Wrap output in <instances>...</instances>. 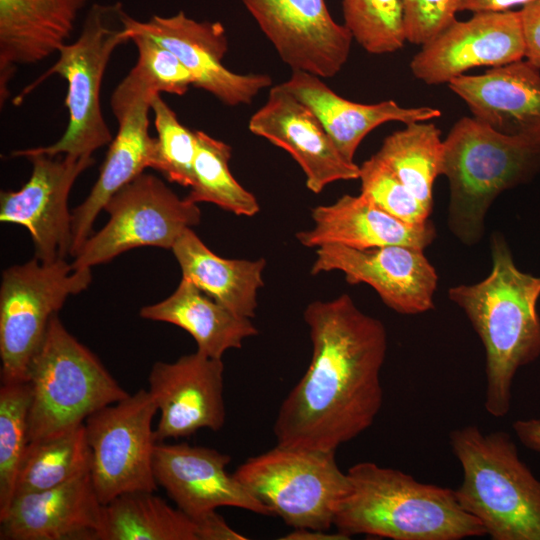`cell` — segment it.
Wrapping results in <instances>:
<instances>
[{
    "instance_id": "9a60e30c",
    "label": "cell",
    "mask_w": 540,
    "mask_h": 540,
    "mask_svg": "<svg viewBox=\"0 0 540 540\" xmlns=\"http://www.w3.org/2000/svg\"><path fill=\"white\" fill-rule=\"evenodd\" d=\"M421 248L387 245L355 249L337 244L318 247L311 274L340 271L349 284L371 286L382 301L401 314L434 307L438 275Z\"/></svg>"
},
{
    "instance_id": "f35d334b",
    "label": "cell",
    "mask_w": 540,
    "mask_h": 540,
    "mask_svg": "<svg viewBox=\"0 0 540 540\" xmlns=\"http://www.w3.org/2000/svg\"><path fill=\"white\" fill-rule=\"evenodd\" d=\"M199 540H245L246 536L232 529L216 510L193 521Z\"/></svg>"
},
{
    "instance_id": "603a6c76",
    "label": "cell",
    "mask_w": 540,
    "mask_h": 540,
    "mask_svg": "<svg viewBox=\"0 0 540 540\" xmlns=\"http://www.w3.org/2000/svg\"><path fill=\"white\" fill-rule=\"evenodd\" d=\"M314 225L296 233L305 247L337 244L355 249L408 245L421 249L435 238L430 221L409 224L384 211L366 195H343L330 205L312 209Z\"/></svg>"
},
{
    "instance_id": "2e32d148",
    "label": "cell",
    "mask_w": 540,
    "mask_h": 540,
    "mask_svg": "<svg viewBox=\"0 0 540 540\" xmlns=\"http://www.w3.org/2000/svg\"><path fill=\"white\" fill-rule=\"evenodd\" d=\"M156 95L129 76L118 84L111 109L119 128L109 144L99 176L86 199L72 210V245L75 256L92 234L98 214L122 187L150 168L155 138L149 134L151 98Z\"/></svg>"
},
{
    "instance_id": "ab89813d",
    "label": "cell",
    "mask_w": 540,
    "mask_h": 540,
    "mask_svg": "<svg viewBox=\"0 0 540 540\" xmlns=\"http://www.w3.org/2000/svg\"><path fill=\"white\" fill-rule=\"evenodd\" d=\"M533 0H458V12H501L524 6Z\"/></svg>"
},
{
    "instance_id": "d4e9b609",
    "label": "cell",
    "mask_w": 540,
    "mask_h": 540,
    "mask_svg": "<svg viewBox=\"0 0 540 540\" xmlns=\"http://www.w3.org/2000/svg\"><path fill=\"white\" fill-rule=\"evenodd\" d=\"M282 85L315 114L337 149L350 161L362 140L386 122L408 124L441 116L437 108L402 107L393 100L375 104L353 102L336 94L321 77L301 70H292Z\"/></svg>"
},
{
    "instance_id": "83f0119b",
    "label": "cell",
    "mask_w": 540,
    "mask_h": 540,
    "mask_svg": "<svg viewBox=\"0 0 540 540\" xmlns=\"http://www.w3.org/2000/svg\"><path fill=\"white\" fill-rule=\"evenodd\" d=\"M101 540H199L197 526L154 492L121 494L104 505Z\"/></svg>"
},
{
    "instance_id": "d6986e66",
    "label": "cell",
    "mask_w": 540,
    "mask_h": 540,
    "mask_svg": "<svg viewBox=\"0 0 540 540\" xmlns=\"http://www.w3.org/2000/svg\"><path fill=\"white\" fill-rule=\"evenodd\" d=\"M230 461L228 454L212 448L157 442L153 470L158 486L193 521L223 506L273 516L270 507L226 472Z\"/></svg>"
},
{
    "instance_id": "8992f818",
    "label": "cell",
    "mask_w": 540,
    "mask_h": 540,
    "mask_svg": "<svg viewBox=\"0 0 540 540\" xmlns=\"http://www.w3.org/2000/svg\"><path fill=\"white\" fill-rule=\"evenodd\" d=\"M126 14L121 2L94 3L78 38L63 44L55 63L13 98V103L20 105L53 75L67 82L68 123L64 133L53 144L28 148L29 151L50 156L93 157L95 151L112 142L101 107V86L114 50L130 41L124 26Z\"/></svg>"
},
{
    "instance_id": "4fadbf2b",
    "label": "cell",
    "mask_w": 540,
    "mask_h": 540,
    "mask_svg": "<svg viewBox=\"0 0 540 540\" xmlns=\"http://www.w3.org/2000/svg\"><path fill=\"white\" fill-rule=\"evenodd\" d=\"M128 32L145 34L170 50L190 72L194 86L229 106L249 104L272 85L267 74H237L223 65L228 38L221 22L197 21L184 11L139 21L124 17Z\"/></svg>"
},
{
    "instance_id": "44dd1931",
    "label": "cell",
    "mask_w": 540,
    "mask_h": 540,
    "mask_svg": "<svg viewBox=\"0 0 540 540\" xmlns=\"http://www.w3.org/2000/svg\"><path fill=\"white\" fill-rule=\"evenodd\" d=\"M447 85L475 119L540 147V68L527 59L478 75L463 74Z\"/></svg>"
},
{
    "instance_id": "e0dca14e",
    "label": "cell",
    "mask_w": 540,
    "mask_h": 540,
    "mask_svg": "<svg viewBox=\"0 0 540 540\" xmlns=\"http://www.w3.org/2000/svg\"><path fill=\"white\" fill-rule=\"evenodd\" d=\"M525 58L519 11L479 12L455 20L414 55L413 76L427 85L448 84L466 71Z\"/></svg>"
},
{
    "instance_id": "4dcf8cb0",
    "label": "cell",
    "mask_w": 540,
    "mask_h": 540,
    "mask_svg": "<svg viewBox=\"0 0 540 540\" xmlns=\"http://www.w3.org/2000/svg\"><path fill=\"white\" fill-rule=\"evenodd\" d=\"M196 138L194 178L186 198L196 204L213 203L236 215H256L260 209L256 197L230 171L231 146L200 130H196Z\"/></svg>"
},
{
    "instance_id": "ffe728a7",
    "label": "cell",
    "mask_w": 540,
    "mask_h": 540,
    "mask_svg": "<svg viewBox=\"0 0 540 540\" xmlns=\"http://www.w3.org/2000/svg\"><path fill=\"white\" fill-rule=\"evenodd\" d=\"M248 128L287 151L302 168L313 193L336 181L359 179L360 166L340 153L315 114L282 83L271 87Z\"/></svg>"
},
{
    "instance_id": "cb8c5ba5",
    "label": "cell",
    "mask_w": 540,
    "mask_h": 540,
    "mask_svg": "<svg viewBox=\"0 0 540 540\" xmlns=\"http://www.w3.org/2000/svg\"><path fill=\"white\" fill-rule=\"evenodd\" d=\"M88 0H0V96L18 65L38 63L71 36Z\"/></svg>"
},
{
    "instance_id": "4316f807",
    "label": "cell",
    "mask_w": 540,
    "mask_h": 540,
    "mask_svg": "<svg viewBox=\"0 0 540 540\" xmlns=\"http://www.w3.org/2000/svg\"><path fill=\"white\" fill-rule=\"evenodd\" d=\"M171 250L183 278L233 313L250 319L255 316L257 292L264 285V259L220 257L191 228L180 235Z\"/></svg>"
},
{
    "instance_id": "d590c367",
    "label": "cell",
    "mask_w": 540,
    "mask_h": 540,
    "mask_svg": "<svg viewBox=\"0 0 540 540\" xmlns=\"http://www.w3.org/2000/svg\"><path fill=\"white\" fill-rule=\"evenodd\" d=\"M126 32L138 51L130 73L155 94L181 96L194 86L192 75L170 50L145 34Z\"/></svg>"
},
{
    "instance_id": "ba28073f",
    "label": "cell",
    "mask_w": 540,
    "mask_h": 540,
    "mask_svg": "<svg viewBox=\"0 0 540 540\" xmlns=\"http://www.w3.org/2000/svg\"><path fill=\"white\" fill-rule=\"evenodd\" d=\"M233 475L294 529L328 531L348 490L335 451L276 445L248 458Z\"/></svg>"
},
{
    "instance_id": "277c9868",
    "label": "cell",
    "mask_w": 540,
    "mask_h": 540,
    "mask_svg": "<svg viewBox=\"0 0 540 540\" xmlns=\"http://www.w3.org/2000/svg\"><path fill=\"white\" fill-rule=\"evenodd\" d=\"M463 479L455 490L462 508L493 540H540V480L519 457L504 431L475 425L449 436Z\"/></svg>"
},
{
    "instance_id": "30bf717a",
    "label": "cell",
    "mask_w": 540,
    "mask_h": 540,
    "mask_svg": "<svg viewBox=\"0 0 540 540\" xmlns=\"http://www.w3.org/2000/svg\"><path fill=\"white\" fill-rule=\"evenodd\" d=\"M107 223L74 256V268H91L138 247L171 249L180 235L199 224L201 210L181 199L158 177L143 172L118 190L104 207Z\"/></svg>"
},
{
    "instance_id": "1f68e13d",
    "label": "cell",
    "mask_w": 540,
    "mask_h": 540,
    "mask_svg": "<svg viewBox=\"0 0 540 540\" xmlns=\"http://www.w3.org/2000/svg\"><path fill=\"white\" fill-rule=\"evenodd\" d=\"M32 390L28 381L0 387V520L14 499L18 471L29 444L28 415Z\"/></svg>"
},
{
    "instance_id": "f546056e",
    "label": "cell",
    "mask_w": 540,
    "mask_h": 540,
    "mask_svg": "<svg viewBox=\"0 0 540 540\" xmlns=\"http://www.w3.org/2000/svg\"><path fill=\"white\" fill-rule=\"evenodd\" d=\"M90 461L84 424L60 435L31 441L18 471L15 496L51 489L90 473Z\"/></svg>"
},
{
    "instance_id": "5b68a950",
    "label": "cell",
    "mask_w": 540,
    "mask_h": 540,
    "mask_svg": "<svg viewBox=\"0 0 540 540\" xmlns=\"http://www.w3.org/2000/svg\"><path fill=\"white\" fill-rule=\"evenodd\" d=\"M539 166V146L500 134L474 117L460 118L443 140L440 169L450 186L452 232L466 244L480 240L494 199Z\"/></svg>"
},
{
    "instance_id": "52a82bcc",
    "label": "cell",
    "mask_w": 540,
    "mask_h": 540,
    "mask_svg": "<svg viewBox=\"0 0 540 540\" xmlns=\"http://www.w3.org/2000/svg\"><path fill=\"white\" fill-rule=\"evenodd\" d=\"M27 381L32 390L29 442L75 429L96 411L130 395L58 314L30 363Z\"/></svg>"
},
{
    "instance_id": "8fae6325",
    "label": "cell",
    "mask_w": 540,
    "mask_h": 540,
    "mask_svg": "<svg viewBox=\"0 0 540 540\" xmlns=\"http://www.w3.org/2000/svg\"><path fill=\"white\" fill-rule=\"evenodd\" d=\"M157 411L149 390L139 389L84 422L90 477L103 505L124 493L157 490L153 470L157 442L152 429Z\"/></svg>"
},
{
    "instance_id": "ac0fdd59",
    "label": "cell",
    "mask_w": 540,
    "mask_h": 540,
    "mask_svg": "<svg viewBox=\"0 0 540 540\" xmlns=\"http://www.w3.org/2000/svg\"><path fill=\"white\" fill-rule=\"evenodd\" d=\"M224 364L200 352L174 362H155L148 376L149 392L160 411L156 442L178 439L207 428L219 431L226 418Z\"/></svg>"
},
{
    "instance_id": "8d00e7d4",
    "label": "cell",
    "mask_w": 540,
    "mask_h": 540,
    "mask_svg": "<svg viewBox=\"0 0 540 540\" xmlns=\"http://www.w3.org/2000/svg\"><path fill=\"white\" fill-rule=\"evenodd\" d=\"M407 41L424 45L456 19L458 0H403Z\"/></svg>"
},
{
    "instance_id": "3957f363",
    "label": "cell",
    "mask_w": 540,
    "mask_h": 540,
    "mask_svg": "<svg viewBox=\"0 0 540 540\" xmlns=\"http://www.w3.org/2000/svg\"><path fill=\"white\" fill-rule=\"evenodd\" d=\"M348 490L333 520L348 538L460 540L481 537L480 521L460 505L455 490L417 481L400 470L360 462L346 472Z\"/></svg>"
},
{
    "instance_id": "f1b7e54d",
    "label": "cell",
    "mask_w": 540,
    "mask_h": 540,
    "mask_svg": "<svg viewBox=\"0 0 540 540\" xmlns=\"http://www.w3.org/2000/svg\"><path fill=\"white\" fill-rule=\"evenodd\" d=\"M441 131L429 121L406 124L387 136L375 154L432 211L433 185L440 175Z\"/></svg>"
},
{
    "instance_id": "60d3db41",
    "label": "cell",
    "mask_w": 540,
    "mask_h": 540,
    "mask_svg": "<svg viewBox=\"0 0 540 540\" xmlns=\"http://www.w3.org/2000/svg\"><path fill=\"white\" fill-rule=\"evenodd\" d=\"M513 429L525 447L540 452V418L517 420Z\"/></svg>"
},
{
    "instance_id": "74e56055",
    "label": "cell",
    "mask_w": 540,
    "mask_h": 540,
    "mask_svg": "<svg viewBox=\"0 0 540 540\" xmlns=\"http://www.w3.org/2000/svg\"><path fill=\"white\" fill-rule=\"evenodd\" d=\"M525 42V59L540 68V0H533L519 11Z\"/></svg>"
},
{
    "instance_id": "484cf974",
    "label": "cell",
    "mask_w": 540,
    "mask_h": 540,
    "mask_svg": "<svg viewBox=\"0 0 540 540\" xmlns=\"http://www.w3.org/2000/svg\"><path fill=\"white\" fill-rule=\"evenodd\" d=\"M139 315L182 328L194 339L196 351L215 359L258 334L250 318L233 313L183 277L170 296L142 307Z\"/></svg>"
},
{
    "instance_id": "d6a6232c",
    "label": "cell",
    "mask_w": 540,
    "mask_h": 540,
    "mask_svg": "<svg viewBox=\"0 0 540 540\" xmlns=\"http://www.w3.org/2000/svg\"><path fill=\"white\" fill-rule=\"evenodd\" d=\"M344 25L371 54L393 53L406 38L403 0H342Z\"/></svg>"
},
{
    "instance_id": "5bb4252c",
    "label": "cell",
    "mask_w": 540,
    "mask_h": 540,
    "mask_svg": "<svg viewBox=\"0 0 540 540\" xmlns=\"http://www.w3.org/2000/svg\"><path fill=\"white\" fill-rule=\"evenodd\" d=\"M241 1L292 70L331 78L347 62L353 37L331 17L325 0Z\"/></svg>"
},
{
    "instance_id": "9c48e42d",
    "label": "cell",
    "mask_w": 540,
    "mask_h": 540,
    "mask_svg": "<svg viewBox=\"0 0 540 540\" xmlns=\"http://www.w3.org/2000/svg\"><path fill=\"white\" fill-rule=\"evenodd\" d=\"M91 282V268H74L65 259L42 262L34 257L2 272L1 383L27 381L51 318L69 296L83 292Z\"/></svg>"
},
{
    "instance_id": "7a4b0ae2",
    "label": "cell",
    "mask_w": 540,
    "mask_h": 540,
    "mask_svg": "<svg viewBox=\"0 0 540 540\" xmlns=\"http://www.w3.org/2000/svg\"><path fill=\"white\" fill-rule=\"evenodd\" d=\"M492 269L482 281L457 285L449 298L466 313L486 355L484 406L493 417L511 408L512 386L519 368L540 356V277L522 272L505 240L491 239Z\"/></svg>"
},
{
    "instance_id": "7c38bea8",
    "label": "cell",
    "mask_w": 540,
    "mask_h": 540,
    "mask_svg": "<svg viewBox=\"0 0 540 540\" xmlns=\"http://www.w3.org/2000/svg\"><path fill=\"white\" fill-rule=\"evenodd\" d=\"M13 157L32 163V172L18 190L0 193V221L24 227L34 244L35 258L42 262L65 259L72 245L70 191L77 178L95 163L93 157L50 156L15 150Z\"/></svg>"
},
{
    "instance_id": "b9f144b4",
    "label": "cell",
    "mask_w": 540,
    "mask_h": 540,
    "mask_svg": "<svg viewBox=\"0 0 540 540\" xmlns=\"http://www.w3.org/2000/svg\"><path fill=\"white\" fill-rule=\"evenodd\" d=\"M280 539L284 540H345L349 539L344 534L336 531V533H328L324 530H314L306 528H295L292 532L286 534Z\"/></svg>"
},
{
    "instance_id": "7402d4cb",
    "label": "cell",
    "mask_w": 540,
    "mask_h": 540,
    "mask_svg": "<svg viewBox=\"0 0 540 540\" xmlns=\"http://www.w3.org/2000/svg\"><path fill=\"white\" fill-rule=\"evenodd\" d=\"M103 509L87 473L51 489L16 495L0 520V539L101 540Z\"/></svg>"
},
{
    "instance_id": "e575fe53",
    "label": "cell",
    "mask_w": 540,
    "mask_h": 540,
    "mask_svg": "<svg viewBox=\"0 0 540 540\" xmlns=\"http://www.w3.org/2000/svg\"><path fill=\"white\" fill-rule=\"evenodd\" d=\"M361 193L392 216L409 224H424L427 210L396 174L375 154L360 166Z\"/></svg>"
},
{
    "instance_id": "6da1fadb",
    "label": "cell",
    "mask_w": 540,
    "mask_h": 540,
    "mask_svg": "<svg viewBox=\"0 0 540 540\" xmlns=\"http://www.w3.org/2000/svg\"><path fill=\"white\" fill-rule=\"evenodd\" d=\"M304 320L311 362L282 402L273 432L280 446L336 451L367 430L382 407L387 333L348 294L309 303Z\"/></svg>"
},
{
    "instance_id": "836d02e7",
    "label": "cell",
    "mask_w": 540,
    "mask_h": 540,
    "mask_svg": "<svg viewBox=\"0 0 540 540\" xmlns=\"http://www.w3.org/2000/svg\"><path fill=\"white\" fill-rule=\"evenodd\" d=\"M151 110L157 137L150 168L159 171L171 183L191 187L197 151L196 131L190 130L178 120L161 94L151 98Z\"/></svg>"
}]
</instances>
